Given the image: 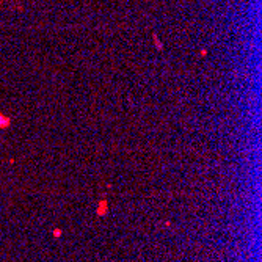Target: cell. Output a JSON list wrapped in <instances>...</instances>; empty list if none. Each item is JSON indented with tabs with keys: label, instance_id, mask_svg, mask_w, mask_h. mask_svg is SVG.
I'll list each match as a JSON object with an SVG mask.
<instances>
[{
	"label": "cell",
	"instance_id": "obj_1",
	"mask_svg": "<svg viewBox=\"0 0 262 262\" xmlns=\"http://www.w3.org/2000/svg\"><path fill=\"white\" fill-rule=\"evenodd\" d=\"M104 213H107V201L105 199H102L98 207V215H104Z\"/></svg>",
	"mask_w": 262,
	"mask_h": 262
},
{
	"label": "cell",
	"instance_id": "obj_2",
	"mask_svg": "<svg viewBox=\"0 0 262 262\" xmlns=\"http://www.w3.org/2000/svg\"><path fill=\"white\" fill-rule=\"evenodd\" d=\"M10 126V120L7 116H2L0 115V127H8Z\"/></svg>",
	"mask_w": 262,
	"mask_h": 262
},
{
	"label": "cell",
	"instance_id": "obj_3",
	"mask_svg": "<svg viewBox=\"0 0 262 262\" xmlns=\"http://www.w3.org/2000/svg\"><path fill=\"white\" fill-rule=\"evenodd\" d=\"M54 234H55V237H58V235L61 234V231H60V229H55V231H54Z\"/></svg>",
	"mask_w": 262,
	"mask_h": 262
}]
</instances>
